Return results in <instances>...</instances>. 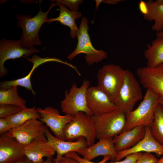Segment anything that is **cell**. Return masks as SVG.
Returning a JSON list of instances; mask_svg holds the SVG:
<instances>
[{
  "mask_svg": "<svg viewBox=\"0 0 163 163\" xmlns=\"http://www.w3.org/2000/svg\"><path fill=\"white\" fill-rule=\"evenodd\" d=\"M22 108L16 105L0 104V118H5L11 116L18 112Z\"/></svg>",
  "mask_w": 163,
  "mask_h": 163,
  "instance_id": "obj_27",
  "label": "cell"
},
{
  "mask_svg": "<svg viewBox=\"0 0 163 163\" xmlns=\"http://www.w3.org/2000/svg\"><path fill=\"white\" fill-rule=\"evenodd\" d=\"M57 4V6L59 8V16L55 18L49 19L47 23L50 24L53 21H58L62 24L67 26L70 28V34L72 38L77 37L79 32V28L76 24L75 20L82 17L81 13L78 11L69 10L65 5Z\"/></svg>",
  "mask_w": 163,
  "mask_h": 163,
  "instance_id": "obj_22",
  "label": "cell"
},
{
  "mask_svg": "<svg viewBox=\"0 0 163 163\" xmlns=\"http://www.w3.org/2000/svg\"><path fill=\"white\" fill-rule=\"evenodd\" d=\"M76 152L83 158L89 161L99 156H109L113 161L118 154L113 138L101 139L96 144L78 150Z\"/></svg>",
  "mask_w": 163,
  "mask_h": 163,
  "instance_id": "obj_18",
  "label": "cell"
},
{
  "mask_svg": "<svg viewBox=\"0 0 163 163\" xmlns=\"http://www.w3.org/2000/svg\"><path fill=\"white\" fill-rule=\"evenodd\" d=\"M90 85L89 81L85 79L80 87H77L74 82L69 91H65L64 98L61 102L63 113L74 116L82 112L92 116L88 107L86 99L87 91Z\"/></svg>",
  "mask_w": 163,
  "mask_h": 163,
  "instance_id": "obj_8",
  "label": "cell"
},
{
  "mask_svg": "<svg viewBox=\"0 0 163 163\" xmlns=\"http://www.w3.org/2000/svg\"><path fill=\"white\" fill-rule=\"evenodd\" d=\"M142 152L153 153L159 156H163V145L153 137L149 126L146 127L143 138L132 148L118 152L114 161H120L129 155Z\"/></svg>",
  "mask_w": 163,
  "mask_h": 163,
  "instance_id": "obj_15",
  "label": "cell"
},
{
  "mask_svg": "<svg viewBox=\"0 0 163 163\" xmlns=\"http://www.w3.org/2000/svg\"><path fill=\"white\" fill-rule=\"evenodd\" d=\"M44 132L48 144L56 153V158H60L68 153L86 148L88 146L86 139L81 137L72 142L58 139L52 135L48 127L45 125Z\"/></svg>",
  "mask_w": 163,
  "mask_h": 163,
  "instance_id": "obj_16",
  "label": "cell"
},
{
  "mask_svg": "<svg viewBox=\"0 0 163 163\" xmlns=\"http://www.w3.org/2000/svg\"><path fill=\"white\" fill-rule=\"evenodd\" d=\"M146 46L144 55L147 66L154 67L163 63V38L157 37Z\"/></svg>",
  "mask_w": 163,
  "mask_h": 163,
  "instance_id": "obj_23",
  "label": "cell"
},
{
  "mask_svg": "<svg viewBox=\"0 0 163 163\" xmlns=\"http://www.w3.org/2000/svg\"><path fill=\"white\" fill-rule=\"evenodd\" d=\"M162 99L158 94L147 89L138 107L126 114V123L123 131L138 126H149L153 121L156 107Z\"/></svg>",
  "mask_w": 163,
  "mask_h": 163,
  "instance_id": "obj_2",
  "label": "cell"
},
{
  "mask_svg": "<svg viewBox=\"0 0 163 163\" xmlns=\"http://www.w3.org/2000/svg\"><path fill=\"white\" fill-rule=\"evenodd\" d=\"M88 19L85 17H82L77 36L78 43L76 47L69 54L67 59L71 61L78 54L84 53L86 62L91 66L106 59L107 55L104 50H96L93 46L88 33Z\"/></svg>",
  "mask_w": 163,
  "mask_h": 163,
  "instance_id": "obj_5",
  "label": "cell"
},
{
  "mask_svg": "<svg viewBox=\"0 0 163 163\" xmlns=\"http://www.w3.org/2000/svg\"><path fill=\"white\" fill-rule=\"evenodd\" d=\"M123 1V0H101V3L113 5L116 4L118 3Z\"/></svg>",
  "mask_w": 163,
  "mask_h": 163,
  "instance_id": "obj_34",
  "label": "cell"
},
{
  "mask_svg": "<svg viewBox=\"0 0 163 163\" xmlns=\"http://www.w3.org/2000/svg\"><path fill=\"white\" fill-rule=\"evenodd\" d=\"M95 1L96 2V8L95 9L96 10H97L98 9V8L100 5V4L101 3V0H95Z\"/></svg>",
  "mask_w": 163,
  "mask_h": 163,
  "instance_id": "obj_38",
  "label": "cell"
},
{
  "mask_svg": "<svg viewBox=\"0 0 163 163\" xmlns=\"http://www.w3.org/2000/svg\"><path fill=\"white\" fill-rule=\"evenodd\" d=\"M139 8L145 20L154 22L153 30L157 33L163 29V0L141 1Z\"/></svg>",
  "mask_w": 163,
  "mask_h": 163,
  "instance_id": "obj_17",
  "label": "cell"
},
{
  "mask_svg": "<svg viewBox=\"0 0 163 163\" xmlns=\"http://www.w3.org/2000/svg\"><path fill=\"white\" fill-rule=\"evenodd\" d=\"M149 127L153 137L163 145V107L160 104L156 107L153 121Z\"/></svg>",
  "mask_w": 163,
  "mask_h": 163,
  "instance_id": "obj_25",
  "label": "cell"
},
{
  "mask_svg": "<svg viewBox=\"0 0 163 163\" xmlns=\"http://www.w3.org/2000/svg\"><path fill=\"white\" fill-rule=\"evenodd\" d=\"M65 140L72 142L80 137L85 138L88 146L94 144L96 134L94 123L91 116L80 112L65 126L63 131Z\"/></svg>",
  "mask_w": 163,
  "mask_h": 163,
  "instance_id": "obj_3",
  "label": "cell"
},
{
  "mask_svg": "<svg viewBox=\"0 0 163 163\" xmlns=\"http://www.w3.org/2000/svg\"><path fill=\"white\" fill-rule=\"evenodd\" d=\"M53 161L54 163H79L74 159L66 155L59 159L53 158Z\"/></svg>",
  "mask_w": 163,
  "mask_h": 163,
  "instance_id": "obj_33",
  "label": "cell"
},
{
  "mask_svg": "<svg viewBox=\"0 0 163 163\" xmlns=\"http://www.w3.org/2000/svg\"><path fill=\"white\" fill-rule=\"evenodd\" d=\"M86 99L88 107L92 116L109 113L117 109L108 96L97 86L88 88Z\"/></svg>",
  "mask_w": 163,
  "mask_h": 163,
  "instance_id": "obj_13",
  "label": "cell"
},
{
  "mask_svg": "<svg viewBox=\"0 0 163 163\" xmlns=\"http://www.w3.org/2000/svg\"><path fill=\"white\" fill-rule=\"evenodd\" d=\"M7 133L0 136V163H16L25 157V145Z\"/></svg>",
  "mask_w": 163,
  "mask_h": 163,
  "instance_id": "obj_14",
  "label": "cell"
},
{
  "mask_svg": "<svg viewBox=\"0 0 163 163\" xmlns=\"http://www.w3.org/2000/svg\"><path fill=\"white\" fill-rule=\"evenodd\" d=\"M51 3L48 10L46 12L42 11L41 3L40 2L39 11L33 18L31 15L24 14H16L18 27L21 29L22 33L21 39L24 47L27 49H32L34 45H41V42L38 36V33L42 25L47 22L49 18L48 15L50 10L57 5L53 0L50 1Z\"/></svg>",
  "mask_w": 163,
  "mask_h": 163,
  "instance_id": "obj_1",
  "label": "cell"
},
{
  "mask_svg": "<svg viewBox=\"0 0 163 163\" xmlns=\"http://www.w3.org/2000/svg\"><path fill=\"white\" fill-rule=\"evenodd\" d=\"M28 61L33 64L31 70L27 75L16 79L2 81L0 83V90H7L14 86H21L30 91L34 95L35 93L34 90L31 82L30 78L34 69L38 66L44 63L49 62H56L63 63L62 60L56 58L46 57L42 58L37 55H34L31 59L28 58Z\"/></svg>",
  "mask_w": 163,
  "mask_h": 163,
  "instance_id": "obj_20",
  "label": "cell"
},
{
  "mask_svg": "<svg viewBox=\"0 0 163 163\" xmlns=\"http://www.w3.org/2000/svg\"><path fill=\"white\" fill-rule=\"evenodd\" d=\"M58 4H61L68 7L73 11H78L79 9V5L82 4L83 0H56Z\"/></svg>",
  "mask_w": 163,
  "mask_h": 163,
  "instance_id": "obj_28",
  "label": "cell"
},
{
  "mask_svg": "<svg viewBox=\"0 0 163 163\" xmlns=\"http://www.w3.org/2000/svg\"><path fill=\"white\" fill-rule=\"evenodd\" d=\"M65 155L72 158L77 160L79 163H105L108 160H111V158L110 156H104L102 160L100 161L94 162L86 160L81 157L76 152H69Z\"/></svg>",
  "mask_w": 163,
  "mask_h": 163,
  "instance_id": "obj_29",
  "label": "cell"
},
{
  "mask_svg": "<svg viewBox=\"0 0 163 163\" xmlns=\"http://www.w3.org/2000/svg\"><path fill=\"white\" fill-rule=\"evenodd\" d=\"M160 104H161L163 107V99H162L161 101V102H160Z\"/></svg>",
  "mask_w": 163,
  "mask_h": 163,
  "instance_id": "obj_40",
  "label": "cell"
},
{
  "mask_svg": "<svg viewBox=\"0 0 163 163\" xmlns=\"http://www.w3.org/2000/svg\"><path fill=\"white\" fill-rule=\"evenodd\" d=\"M136 73L143 86L158 94L163 99V63L154 67L139 68Z\"/></svg>",
  "mask_w": 163,
  "mask_h": 163,
  "instance_id": "obj_12",
  "label": "cell"
},
{
  "mask_svg": "<svg viewBox=\"0 0 163 163\" xmlns=\"http://www.w3.org/2000/svg\"><path fill=\"white\" fill-rule=\"evenodd\" d=\"M53 158H47L43 163H54L53 161Z\"/></svg>",
  "mask_w": 163,
  "mask_h": 163,
  "instance_id": "obj_36",
  "label": "cell"
},
{
  "mask_svg": "<svg viewBox=\"0 0 163 163\" xmlns=\"http://www.w3.org/2000/svg\"><path fill=\"white\" fill-rule=\"evenodd\" d=\"M41 116L35 107L22 108L16 113L5 118L12 128L18 127L33 119L39 120Z\"/></svg>",
  "mask_w": 163,
  "mask_h": 163,
  "instance_id": "obj_24",
  "label": "cell"
},
{
  "mask_svg": "<svg viewBox=\"0 0 163 163\" xmlns=\"http://www.w3.org/2000/svg\"><path fill=\"white\" fill-rule=\"evenodd\" d=\"M141 153H136L129 155L122 161L107 162L105 163H136Z\"/></svg>",
  "mask_w": 163,
  "mask_h": 163,
  "instance_id": "obj_31",
  "label": "cell"
},
{
  "mask_svg": "<svg viewBox=\"0 0 163 163\" xmlns=\"http://www.w3.org/2000/svg\"><path fill=\"white\" fill-rule=\"evenodd\" d=\"M142 98L138 82L131 71L125 70L123 82L114 103L117 109L126 114L133 110L136 103Z\"/></svg>",
  "mask_w": 163,
  "mask_h": 163,
  "instance_id": "obj_6",
  "label": "cell"
},
{
  "mask_svg": "<svg viewBox=\"0 0 163 163\" xmlns=\"http://www.w3.org/2000/svg\"><path fill=\"white\" fill-rule=\"evenodd\" d=\"M158 160L151 153L141 152L136 163H156Z\"/></svg>",
  "mask_w": 163,
  "mask_h": 163,
  "instance_id": "obj_30",
  "label": "cell"
},
{
  "mask_svg": "<svg viewBox=\"0 0 163 163\" xmlns=\"http://www.w3.org/2000/svg\"><path fill=\"white\" fill-rule=\"evenodd\" d=\"M125 70L113 64L105 65L97 74V87L104 92L114 103L122 85Z\"/></svg>",
  "mask_w": 163,
  "mask_h": 163,
  "instance_id": "obj_7",
  "label": "cell"
},
{
  "mask_svg": "<svg viewBox=\"0 0 163 163\" xmlns=\"http://www.w3.org/2000/svg\"><path fill=\"white\" fill-rule=\"evenodd\" d=\"M25 156L34 163H43L44 158H53L55 151L48 144L46 136L25 145Z\"/></svg>",
  "mask_w": 163,
  "mask_h": 163,
  "instance_id": "obj_19",
  "label": "cell"
},
{
  "mask_svg": "<svg viewBox=\"0 0 163 163\" xmlns=\"http://www.w3.org/2000/svg\"><path fill=\"white\" fill-rule=\"evenodd\" d=\"M36 110L41 116L39 120L49 127L54 136L65 140L64 129L74 118V116L68 114L61 115L58 110L50 106L45 107L44 109L38 107Z\"/></svg>",
  "mask_w": 163,
  "mask_h": 163,
  "instance_id": "obj_11",
  "label": "cell"
},
{
  "mask_svg": "<svg viewBox=\"0 0 163 163\" xmlns=\"http://www.w3.org/2000/svg\"><path fill=\"white\" fill-rule=\"evenodd\" d=\"M12 128L5 118H0V135L10 131Z\"/></svg>",
  "mask_w": 163,
  "mask_h": 163,
  "instance_id": "obj_32",
  "label": "cell"
},
{
  "mask_svg": "<svg viewBox=\"0 0 163 163\" xmlns=\"http://www.w3.org/2000/svg\"><path fill=\"white\" fill-rule=\"evenodd\" d=\"M96 138H113L123 131L126 121V114L116 109L110 112L92 116Z\"/></svg>",
  "mask_w": 163,
  "mask_h": 163,
  "instance_id": "obj_4",
  "label": "cell"
},
{
  "mask_svg": "<svg viewBox=\"0 0 163 163\" xmlns=\"http://www.w3.org/2000/svg\"><path fill=\"white\" fill-rule=\"evenodd\" d=\"M156 163H163V156L158 159Z\"/></svg>",
  "mask_w": 163,
  "mask_h": 163,
  "instance_id": "obj_39",
  "label": "cell"
},
{
  "mask_svg": "<svg viewBox=\"0 0 163 163\" xmlns=\"http://www.w3.org/2000/svg\"><path fill=\"white\" fill-rule=\"evenodd\" d=\"M40 52L36 48L27 49L24 48L21 39L18 40L2 39L0 42V77L5 76L8 72L4 66L7 60L20 57L28 59L30 55Z\"/></svg>",
  "mask_w": 163,
  "mask_h": 163,
  "instance_id": "obj_9",
  "label": "cell"
},
{
  "mask_svg": "<svg viewBox=\"0 0 163 163\" xmlns=\"http://www.w3.org/2000/svg\"><path fill=\"white\" fill-rule=\"evenodd\" d=\"M26 101L20 97L17 91V86L7 90H0V104H11L24 108Z\"/></svg>",
  "mask_w": 163,
  "mask_h": 163,
  "instance_id": "obj_26",
  "label": "cell"
},
{
  "mask_svg": "<svg viewBox=\"0 0 163 163\" xmlns=\"http://www.w3.org/2000/svg\"><path fill=\"white\" fill-rule=\"evenodd\" d=\"M145 126H140L129 130L123 131L113 138L116 151L119 152L129 149L136 145L144 137Z\"/></svg>",
  "mask_w": 163,
  "mask_h": 163,
  "instance_id": "obj_21",
  "label": "cell"
},
{
  "mask_svg": "<svg viewBox=\"0 0 163 163\" xmlns=\"http://www.w3.org/2000/svg\"><path fill=\"white\" fill-rule=\"evenodd\" d=\"M156 36L157 37H160L163 38V29L161 31L157 32Z\"/></svg>",
  "mask_w": 163,
  "mask_h": 163,
  "instance_id": "obj_37",
  "label": "cell"
},
{
  "mask_svg": "<svg viewBox=\"0 0 163 163\" xmlns=\"http://www.w3.org/2000/svg\"><path fill=\"white\" fill-rule=\"evenodd\" d=\"M44 123L37 119L29 120L22 125L12 129L7 135L25 145L32 141L46 136Z\"/></svg>",
  "mask_w": 163,
  "mask_h": 163,
  "instance_id": "obj_10",
  "label": "cell"
},
{
  "mask_svg": "<svg viewBox=\"0 0 163 163\" xmlns=\"http://www.w3.org/2000/svg\"><path fill=\"white\" fill-rule=\"evenodd\" d=\"M16 163H34L28 158H27L26 156L22 159L18 161Z\"/></svg>",
  "mask_w": 163,
  "mask_h": 163,
  "instance_id": "obj_35",
  "label": "cell"
}]
</instances>
